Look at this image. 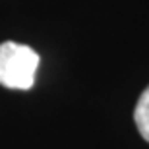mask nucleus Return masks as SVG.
Returning a JSON list of instances; mask_svg holds the SVG:
<instances>
[{"mask_svg": "<svg viewBox=\"0 0 149 149\" xmlns=\"http://www.w3.org/2000/svg\"><path fill=\"white\" fill-rule=\"evenodd\" d=\"M134 120H136V126H138L139 134L143 136V139L149 141V87L141 93L138 105H136Z\"/></svg>", "mask_w": 149, "mask_h": 149, "instance_id": "2", "label": "nucleus"}, {"mask_svg": "<svg viewBox=\"0 0 149 149\" xmlns=\"http://www.w3.org/2000/svg\"><path fill=\"white\" fill-rule=\"evenodd\" d=\"M39 54L27 45L6 41L0 45V85L27 91L35 83Z\"/></svg>", "mask_w": 149, "mask_h": 149, "instance_id": "1", "label": "nucleus"}]
</instances>
